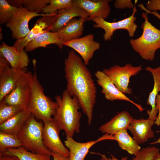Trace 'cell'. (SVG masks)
I'll use <instances>...</instances> for the list:
<instances>
[{
  "mask_svg": "<svg viewBox=\"0 0 160 160\" xmlns=\"http://www.w3.org/2000/svg\"><path fill=\"white\" fill-rule=\"evenodd\" d=\"M66 89L72 96L76 97L80 108L90 125L96 102L97 88L92 74L81 57L71 50L64 61Z\"/></svg>",
  "mask_w": 160,
  "mask_h": 160,
  "instance_id": "cell-1",
  "label": "cell"
},
{
  "mask_svg": "<svg viewBox=\"0 0 160 160\" xmlns=\"http://www.w3.org/2000/svg\"><path fill=\"white\" fill-rule=\"evenodd\" d=\"M58 104L53 118L60 130L64 131L66 137H73L80 131L81 113L78 100L76 96H71L65 89L62 96L55 97Z\"/></svg>",
  "mask_w": 160,
  "mask_h": 160,
  "instance_id": "cell-2",
  "label": "cell"
},
{
  "mask_svg": "<svg viewBox=\"0 0 160 160\" xmlns=\"http://www.w3.org/2000/svg\"><path fill=\"white\" fill-rule=\"evenodd\" d=\"M31 82V95L28 108L36 118L43 123L50 120L55 115L58 104L46 96L37 77L35 67Z\"/></svg>",
  "mask_w": 160,
  "mask_h": 160,
  "instance_id": "cell-3",
  "label": "cell"
},
{
  "mask_svg": "<svg viewBox=\"0 0 160 160\" xmlns=\"http://www.w3.org/2000/svg\"><path fill=\"white\" fill-rule=\"evenodd\" d=\"M142 17L144 20L141 26L143 33L137 38L130 39V43L134 50L143 59L152 61L156 52L160 49V30L149 21L148 17L145 12L142 13Z\"/></svg>",
  "mask_w": 160,
  "mask_h": 160,
  "instance_id": "cell-4",
  "label": "cell"
},
{
  "mask_svg": "<svg viewBox=\"0 0 160 160\" xmlns=\"http://www.w3.org/2000/svg\"><path fill=\"white\" fill-rule=\"evenodd\" d=\"M44 126L43 122L37 120L31 114L17 136L22 146L28 151L51 156L52 151L43 143Z\"/></svg>",
  "mask_w": 160,
  "mask_h": 160,
  "instance_id": "cell-5",
  "label": "cell"
},
{
  "mask_svg": "<svg viewBox=\"0 0 160 160\" xmlns=\"http://www.w3.org/2000/svg\"><path fill=\"white\" fill-rule=\"evenodd\" d=\"M33 74L30 71H24L13 89L1 101L8 105L28 108L31 95Z\"/></svg>",
  "mask_w": 160,
  "mask_h": 160,
  "instance_id": "cell-6",
  "label": "cell"
},
{
  "mask_svg": "<svg viewBox=\"0 0 160 160\" xmlns=\"http://www.w3.org/2000/svg\"><path fill=\"white\" fill-rule=\"evenodd\" d=\"M142 68V65L134 66L127 64L123 66L115 65L104 68L103 71L110 78L119 90L124 94L129 95L132 92V89L129 87L130 78L141 71Z\"/></svg>",
  "mask_w": 160,
  "mask_h": 160,
  "instance_id": "cell-7",
  "label": "cell"
},
{
  "mask_svg": "<svg viewBox=\"0 0 160 160\" xmlns=\"http://www.w3.org/2000/svg\"><path fill=\"white\" fill-rule=\"evenodd\" d=\"M137 2V1H135V5L132 15L123 20L113 22L107 21L99 17H95L92 20L95 23L93 25L94 27L101 28L104 30L105 33L103 36L105 41L111 40L114 31L119 29L126 30L128 31L129 37L134 36L137 28L135 22L136 17L135 16L137 11L135 6Z\"/></svg>",
  "mask_w": 160,
  "mask_h": 160,
  "instance_id": "cell-8",
  "label": "cell"
},
{
  "mask_svg": "<svg viewBox=\"0 0 160 160\" xmlns=\"http://www.w3.org/2000/svg\"><path fill=\"white\" fill-rule=\"evenodd\" d=\"M50 14L39 13L31 12L24 7H19L18 10L6 24V26L12 32V38L17 40L25 37L30 32L28 23L34 17H44Z\"/></svg>",
  "mask_w": 160,
  "mask_h": 160,
  "instance_id": "cell-9",
  "label": "cell"
},
{
  "mask_svg": "<svg viewBox=\"0 0 160 160\" xmlns=\"http://www.w3.org/2000/svg\"><path fill=\"white\" fill-rule=\"evenodd\" d=\"M44 124L43 141L44 145L51 151L69 157V151L60 138V130L53 117Z\"/></svg>",
  "mask_w": 160,
  "mask_h": 160,
  "instance_id": "cell-10",
  "label": "cell"
},
{
  "mask_svg": "<svg viewBox=\"0 0 160 160\" xmlns=\"http://www.w3.org/2000/svg\"><path fill=\"white\" fill-rule=\"evenodd\" d=\"M2 56L0 58V101L14 88L16 83L25 71L13 68Z\"/></svg>",
  "mask_w": 160,
  "mask_h": 160,
  "instance_id": "cell-11",
  "label": "cell"
},
{
  "mask_svg": "<svg viewBox=\"0 0 160 160\" xmlns=\"http://www.w3.org/2000/svg\"><path fill=\"white\" fill-rule=\"evenodd\" d=\"M94 35L89 34L83 37L65 42L63 46L72 48L81 56L84 63L88 65L95 52L99 49L100 43L94 40Z\"/></svg>",
  "mask_w": 160,
  "mask_h": 160,
  "instance_id": "cell-12",
  "label": "cell"
},
{
  "mask_svg": "<svg viewBox=\"0 0 160 160\" xmlns=\"http://www.w3.org/2000/svg\"><path fill=\"white\" fill-rule=\"evenodd\" d=\"M95 75L97 84L102 88L101 92L106 99L112 101L119 100L128 101L135 105L140 112L144 110L141 105L134 102L119 90L110 78L103 71H97Z\"/></svg>",
  "mask_w": 160,
  "mask_h": 160,
  "instance_id": "cell-13",
  "label": "cell"
},
{
  "mask_svg": "<svg viewBox=\"0 0 160 160\" xmlns=\"http://www.w3.org/2000/svg\"><path fill=\"white\" fill-rule=\"evenodd\" d=\"M108 0H73L74 5L79 7L86 11L89 15L87 20L95 17L105 20L108 16L111 7Z\"/></svg>",
  "mask_w": 160,
  "mask_h": 160,
  "instance_id": "cell-14",
  "label": "cell"
},
{
  "mask_svg": "<svg viewBox=\"0 0 160 160\" xmlns=\"http://www.w3.org/2000/svg\"><path fill=\"white\" fill-rule=\"evenodd\" d=\"M56 13L42 17L38 20L29 33L23 38L17 40L13 46L17 50L22 51L37 36L44 33L50 31L53 17Z\"/></svg>",
  "mask_w": 160,
  "mask_h": 160,
  "instance_id": "cell-15",
  "label": "cell"
},
{
  "mask_svg": "<svg viewBox=\"0 0 160 160\" xmlns=\"http://www.w3.org/2000/svg\"><path fill=\"white\" fill-rule=\"evenodd\" d=\"M89 16L86 11L76 5L59 10L54 16L50 31L57 32L73 18L79 17L88 19Z\"/></svg>",
  "mask_w": 160,
  "mask_h": 160,
  "instance_id": "cell-16",
  "label": "cell"
},
{
  "mask_svg": "<svg viewBox=\"0 0 160 160\" xmlns=\"http://www.w3.org/2000/svg\"><path fill=\"white\" fill-rule=\"evenodd\" d=\"M107 136L105 134L96 140L84 143L78 142L73 137H66L64 144L69 151L70 160H84L91 147L100 141L108 140Z\"/></svg>",
  "mask_w": 160,
  "mask_h": 160,
  "instance_id": "cell-17",
  "label": "cell"
},
{
  "mask_svg": "<svg viewBox=\"0 0 160 160\" xmlns=\"http://www.w3.org/2000/svg\"><path fill=\"white\" fill-rule=\"evenodd\" d=\"M26 52L24 49L19 51L4 42L0 46V55L7 60L11 68L15 69L23 70L28 66L29 60Z\"/></svg>",
  "mask_w": 160,
  "mask_h": 160,
  "instance_id": "cell-18",
  "label": "cell"
},
{
  "mask_svg": "<svg viewBox=\"0 0 160 160\" xmlns=\"http://www.w3.org/2000/svg\"><path fill=\"white\" fill-rule=\"evenodd\" d=\"M154 122L149 119H133L128 129L133 135V138L138 144L145 143L154 137L151 127Z\"/></svg>",
  "mask_w": 160,
  "mask_h": 160,
  "instance_id": "cell-19",
  "label": "cell"
},
{
  "mask_svg": "<svg viewBox=\"0 0 160 160\" xmlns=\"http://www.w3.org/2000/svg\"><path fill=\"white\" fill-rule=\"evenodd\" d=\"M133 119L127 111H123L101 125L99 130L102 133L113 135L122 130H127Z\"/></svg>",
  "mask_w": 160,
  "mask_h": 160,
  "instance_id": "cell-20",
  "label": "cell"
},
{
  "mask_svg": "<svg viewBox=\"0 0 160 160\" xmlns=\"http://www.w3.org/2000/svg\"><path fill=\"white\" fill-rule=\"evenodd\" d=\"M28 108L20 111L13 117L0 124V131L17 135L31 114Z\"/></svg>",
  "mask_w": 160,
  "mask_h": 160,
  "instance_id": "cell-21",
  "label": "cell"
},
{
  "mask_svg": "<svg viewBox=\"0 0 160 160\" xmlns=\"http://www.w3.org/2000/svg\"><path fill=\"white\" fill-rule=\"evenodd\" d=\"M87 19L74 18L57 32L59 38L64 42L79 38L83 34L84 24Z\"/></svg>",
  "mask_w": 160,
  "mask_h": 160,
  "instance_id": "cell-22",
  "label": "cell"
},
{
  "mask_svg": "<svg viewBox=\"0 0 160 160\" xmlns=\"http://www.w3.org/2000/svg\"><path fill=\"white\" fill-rule=\"evenodd\" d=\"M145 70L152 74L154 81L152 90L150 93L146 101L147 104L150 105L151 110L147 111L148 119L155 122L157 117L158 111L156 105V100L158 92L160 91V66L155 68L150 67L145 68Z\"/></svg>",
  "mask_w": 160,
  "mask_h": 160,
  "instance_id": "cell-23",
  "label": "cell"
},
{
  "mask_svg": "<svg viewBox=\"0 0 160 160\" xmlns=\"http://www.w3.org/2000/svg\"><path fill=\"white\" fill-rule=\"evenodd\" d=\"M64 42L58 37L57 32L48 31L44 33L28 43L25 47L26 52H31L36 48L45 47L50 44H56L60 48L63 46Z\"/></svg>",
  "mask_w": 160,
  "mask_h": 160,
  "instance_id": "cell-24",
  "label": "cell"
},
{
  "mask_svg": "<svg viewBox=\"0 0 160 160\" xmlns=\"http://www.w3.org/2000/svg\"><path fill=\"white\" fill-rule=\"evenodd\" d=\"M111 140L117 141L122 149L131 155H135L141 149L139 144L129 135L126 129L122 130L111 135Z\"/></svg>",
  "mask_w": 160,
  "mask_h": 160,
  "instance_id": "cell-25",
  "label": "cell"
},
{
  "mask_svg": "<svg viewBox=\"0 0 160 160\" xmlns=\"http://www.w3.org/2000/svg\"><path fill=\"white\" fill-rule=\"evenodd\" d=\"M14 156L20 160H52L51 156L32 153L26 150L23 146L6 149L0 156Z\"/></svg>",
  "mask_w": 160,
  "mask_h": 160,
  "instance_id": "cell-26",
  "label": "cell"
},
{
  "mask_svg": "<svg viewBox=\"0 0 160 160\" xmlns=\"http://www.w3.org/2000/svg\"><path fill=\"white\" fill-rule=\"evenodd\" d=\"M22 144L17 135L0 131V154L9 148H17Z\"/></svg>",
  "mask_w": 160,
  "mask_h": 160,
  "instance_id": "cell-27",
  "label": "cell"
},
{
  "mask_svg": "<svg viewBox=\"0 0 160 160\" xmlns=\"http://www.w3.org/2000/svg\"><path fill=\"white\" fill-rule=\"evenodd\" d=\"M74 5L73 0H50L49 3L44 8L42 12L52 14Z\"/></svg>",
  "mask_w": 160,
  "mask_h": 160,
  "instance_id": "cell-28",
  "label": "cell"
},
{
  "mask_svg": "<svg viewBox=\"0 0 160 160\" xmlns=\"http://www.w3.org/2000/svg\"><path fill=\"white\" fill-rule=\"evenodd\" d=\"M19 8L10 4L5 0H0V23L6 24L18 10Z\"/></svg>",
  "mask_w": 160,
  "mask_h": 160,
  "instance_id": "cell-29",
  "label": "cell"
},
{
  "mask_svg": "<svg viewBox=\"0 0 160 160\" xmlns=\"http://www.w3.org/2000/svg\"><path fill=\"white\" fill-rule=\"evenodd\" d=\"M24 109H25L19 106L7 104L3 101L0 102V124L9 120Z\"/></svg>",
  "mask_w": 160,
  "mask_h": 160,
  "instance_id": "cell-30",
  "label": "cell"
},
{
  "mask_svg": "<svg viewBox=\"0 0 160 160\" xmlns=\"http://www.w3.org/2000/svg\"><path fill=\"white\" fill-rule=\"evenodd\" d=\"M160 153L159 149L155 146H149L141 149L132 160H155Z\"/></svg>",
  "mask_w": 160,
  "mask_h": 160,
  "instance_id": "cell-31",
  "label": "cell"
},
{
  "mask_svg": "<svg viewBox=\"0 0 160 160\" xmlns=\"http://www.w3.org/2000/svg\"><path fill=\"white\" fill-rule=\"evenodd\" d=\"M50 0H23V7L29 11L39 13L49 3Z\"/></svg>",
  "mask_w": 160,
  "mask_h": 160,
  "instance_id": "cell-32",
  "label": "cell"
},
{
  "mask_svg": "<svg viewBox=\"0 0 160 160\" xmlns=\"http://www.w3.org/2000/svg\"><path fill=\"white\" fill-rule=\"evenodd\" d=\"M114 5L116 8L119 9L127 8L133 9L135 6L131 0H116L115 1Z\"/></svg>",
  "mask_w": 160,
  "mask_h": 160,
  "instance_id": "cell-33",
  "label": "cell"
},
{
  "mask_svg": "<svg viewBox=\"0 0 160 160\" xmlns=\"http://www.w3.org/2000/svg\"><path fill=\"white\" fill-rule=\"evenodd\" d=\"M146 9L150 11H160V0H150L146 4Z\"/></svg>",
  "mask_w": 160,
  "mask_h": 160,
  "instance_id": "cell-34",
  "label": "cell"
},
{
  "mask_svg": "<svg viewBox=\"0 0 160 160\" xmlns=\"http://www.w3.org/2000/svg\"><path fill=\"white\" fill-rule=\"evenodd\" d=\"M156 105L158 111V114L154 122V124L158 126H160V94H158L156 100Z\"/></svg>",
  "mask_w": 160,
  "mask_h": 160,
  "instance_id": "cell-35",
  "label": "cell"
},
{
  "mask_svg": "<svg viewBox=\"0 0 160 160\" xmlns=\"http://www.w3.org/2000/svg\"><path fill=\"white\" fill-rule=\"evenodd\" d=\"M52 160H70L69 157L64 156L54 152L52 151Z\"/></svg>",
  "mask_w": 160,
  "mask_h": 160,
  "instance_id": "cell-36",
  "label": "cell"
},
{
  "mask_svg": "<svg viewBox=\"0 0 160 160\" xmlns=\"http://www.w3.org/2000/svg\"><path fill=\"white\" fill-rule=\"evenodd\" d=\"M101 156L100 160H128V158L127 156L122 157L120 159H118L115 157L113 155L111 154V157L108 158L105 154H100Z\"/></svg>",
  "mask_w": 160,
  "mask_h": 160,
  "instance_id": "cell-37",
  "label": "cell"
},
{
  "mask_svg": "<svg viewBox=\"0 0 160 160\" xmlns=\"http://www.w3.org/2000/svg\"><path fill=\"white\" fill-rule=\"evenodd\" d=\"M138 6L140 7L141 9L144 10L147 14L148 13L151 14L156 17L160 20V14L156 11H148L144 7L143 3L139 4Z\"/></svg>",
  "mask_w": 160,
  "mask_h": 160,
  "instance_id": "cell-38",
  "label": "cell"
},
{
  "mask_svg": "<svg viewBox=\"0 0 160 160\" xmlns=\"http://www.w3.org/2000/svg\"><path fill=\"white\" fill-rule=\"evenodd\" d=\"M7 1L11 5L17 7L19 8L23 6V0H9Z\"/></svg>",
  "mask_w": 160,
  "mask_h": 160,
  "instance_id": "cell-39",
  "label": "cell"
},
{
  "mask_svg": "<svg viewBox=\"0 0 160 160\" xmlns=\"http://www.w3.org/2000/svg\"><path fill=\"white\" fill-rule=\"evenodd\" d=\"M0 160H20L16 156H0Z\"/></svg>",
  "mask_w": 160,
  "mask_h": 160,
  "instance_id": "cell-40",
  "label": "cell"
},
{
  "mask_svg": "<svg viewBox=\"0 0 160 160\" xmlns=\"http://www.w3.org/2000/svg\"><path fill=\"white\" fill-rule=\"evenodd\" d=\"M160 131H158V132H160ZM160 143V138H159L157 141L153 142L152 143H151V144H154L155 143Z\"/></svg>",
  "mask_w": 160,
  "mask_h": 160,
  "instance_id": "cell-41",
  "label": "cell"
},
{
  "mask_svg": "<svg viewBox=\"0 0 160 160\" xmlns=\"http://www.w3.org/2000/svg\"><path fill=\"white\" fill-rule=\"evenodd\" d=\"M155 160H160V153H159L157 156Z\"/></svg>",
  "mask_w": 160,
  "mask_h": 160,
  "instance_id": "cell-42",
  "label": "cell"
}]
</instances>
